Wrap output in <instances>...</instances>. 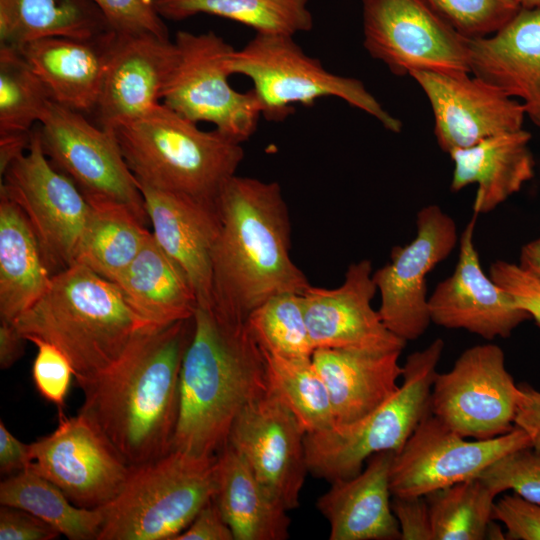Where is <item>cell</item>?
Instances as JSON below:
<instances>
[{
    "label": "cell",
    "instance_id": "cell-10",
    "mask_svg": "<svg viewBox=\"0 0 540 540\" xmlns=\"http://www.w3.org/2000/svg\"><path fill=\"white\" fill-rule=\"evenodd\" d=\"M38 126L42 149L88 202L127 206L149 222L143 195L112 129L89 122L78 111L51 100Z\"/></svg>",
    "mask_w": 540,
    "mask_h": 540
},
{
    "label": "cell",
    "instance_id": "cell-3",
    "mask_svg": "<svg viewBox=\"0 0 540 540\" xmlns=\"http://www.w3.org/2000/svg\"><path fill=\"white\" fill-rule=\"evenodd\" d=\"M193 319L172 450L213 457L240 412L270 390L267 366L247 322L224 321L198 306Z\"/></svg>",
    "mask_w": 540,
    "mask_h": 540
},
{
    "label": "cell",
    "instance_id": "cell-47",
    "mask_svg": "<svg viewBox=\"0 0 540 540\" xmlns=\"http://www.w3.org/2000/svg\"><path fill=\"white\" fill-rule=\"evenodd\" d=\"M174 540H234V536L212 498Z\"/></svg>",
    "mask_w": 540,
    "mask_h": 540
},
{
    "label": "cell",
    "instance_id": "cell-38",
    "mask_svg": "<svg viewBox=\"0 0 540 540\" xmlns=\"http://www.w3.org/2000/svg\"><path fill=\"white\" fill-rule=\"evenodd\" d=\"M247 324L264 352L287 359L312 358L315 348L302 294L285 292L272 296L251 312Z\"/></svg>",
    "mask_w": 540,
    "mask_h": 540
},
{
    "label": "cell",
    "instance_id": "cell-42",
    "mask_svg": "<svg viewBox=\"0 0 540 540\" xmlns=\"http://www.w3.org/2000/svg\"><path fill=\"white\" fill-rule=\"evenodd\" d=\"M102 13L110 29L122 34L152 33L169 37L155 0H90Z\"/></svg>",
    "mask_w": 540,
    "mask_h": 540
},
{
    "label": "cell",
    "instance_id": "cell-1",
    "mask_svg": "<svg viewBox=\"0 0 540 540\" xmlns=\"http://www.w3.org/2000/svg\"><path fill=\"white\" fill-rule=\"evenodd\" d=\"M193 317L138 332L119 358L78 380L90 418L130 466L172 450L180 409V371Z\"/></svg>",
    "mask_w": 540,
    "mask_h": 540
},
{
    "label": "cell",
    "instance_id": "cell-29",
    "mask_svg": "<svg viewBox=\"0 0 540 540\" xmlns=\"http://www.w3.org/2000/svg\"><path fill=\"white\" fill-rule=\"evenodd\" d=\"M213 500L234 540H285L291 519L230 445L215 456Z\"/></svg>",
    "mask_w": 540,
    "mask_h": 540
},
{
    "label": "cell",
    "instance_id": "cell-7",
    "mask_svg": "<svg viewBox=\"0 0 540 540\" xmlns=\"http://www.w3.org/2000/svg\"><path fill=\"white\" fill-rule=\"evenodd\" d=\"M215 456L171 450L131 466L97 540H174L213 498Z\"/></svg>",
    "mask_w": 540,
    "mask_h": 540
},
{
    "label": "cell",
    "instance_id": "cell-40",
    "mask_svg": "<svg viewBox=\"0 0 540 540\" xmlns=\"http://www.w3.org/2000/svg\"><path fill=\"white\" fill-rule=\"evenodd\" d=\"M496 494L512 490L540 504V452L532 447L510 452L486 467L478 476Z\"/></svg>",
    "mask_w": 540,
    "mask_h": 540
},
{
    "label": "cell",
    "instance_id": "cell-36",
    "mask_svg": "<svg viewBox=\"0 0 540 540\" xmlns=\"http://www.w3.org/2000/svg\"><path fill=\"white\" fill-rule=\"evenodd\" d=\"M496 496L477 477L427 494L433 540L486 539Z\"/></svg>",
    "mask_w": 540,
    "mask_h": 540
},
{
    "label": "cell",
    "instance_id": "cell-16",
    "mask_svg": "<svg viewBox=\"0 0 540 540\" xmlns=\"http://www.w3.org/2000/svg\"><path fill=\"white\" fill-rule=\"evenodd\" d=\"M457 241L452 217L438 205H427L417 213L414 239L394 246L390 261L373 272L380 294L379 315L405 342L419 338L431 323L426 277L451 254Z\"/></svg>",
    "mask_w": 540,
    "mask_h": 540
},
{
    "label": "cell",
    "instance_id": "cell-35",
    "mask_svg": "<svg viewBox=\"0 0 540 540\" xmlns=\"http://www.w3.org/2000/svg\"><path fill=\"white\" fill-rule=\"evenodd\" d=\"M264 355L270 389L292 412L305 433L333 427L329 393L312 359H287L266 352Z\"/></svg>",
    "mask_w": 540,
    "mask_h": 540
},
{
    "label": "cell",
    "instance_id": "cell-34",
    "mask_svg": "<svg viewBox=\"0 0 540 540\" xmlns=\"http://www.w3.org/2000/svg\"><path fill=\"white\" fill-rule=\"evenodd\" d=\"M163 19L182 21L209 14L239 22L256 33L295 36L313 27L308 0H155Z\"/></svg>",
    "mask_w": 540,
    "mask_h": 540
},
{
    "label": "cell",
    "instance_id": "cell-25",
    "mask_svg": "<svg viewBox=\"0 0 540 540\" xmlns=\"http://www.w3.org/2000/svg\"><path fill=\"white\" fill-rule=\"evenodd\" d=\"M116 31L88 39L47 37L17 46L47 87L54 102L78 111H95Z\"/></svg>",
    "mask_w": 540,
    "mask_h": 540
},
{
    "label": "cell",
    "instance_id": "cell-20",
    "mask_svg": "<svg viewBox=\"0 0 540 540\" xmlns=\"http://www.w3.org/2000/svg\"><path fill=\"white\" fill-rule=\"evenodd\" d=\"M477 216L460 237L454 272L428 298L429 314L431 322L448 329H465L486 340L507 338L531 316L483 271L473 239Z\"/></svg>",
    "mask_w": 540,
    "mask_h": 540
},
{
    "label": "cell",
    "instance_id": "cell-22",
    "mask_svg": "<svg viewBox=\"0 0 540 540\" xmlns=\"http://www.w3.org/2000/svg\"><path fill=\"white\" fill-rule=\"evenodd\" d=\"M472 75L518 100L540 127V7L521 8L496 33L468 40Z\"/></svg>",
    "mask_w": 540,
    "mask_h": 540
},
{
    "label": "cell",
    "instance_id": "cell-2",
    "mask_svg": "<svg viewBox=\"0 0 540 540\" xmlns=\"http://www.w3.org/2000/svg\"><path fill=\"white\" fill-rule=\"evenodd\" d=\"M217 209L209 309L215 316L247 322L272 296L303 294L310 283L290 257V216L278 182L236 174L225 184Z\"/></svg>",
    "mask_w": 540,
    "mask_h": 540
},
{
    "label": "cell",
    "instance_id": "cell-44",
    "mask_svg": "<svg viewBox=\"0 0 540 540\" xmlns=\"http://www.w3.org/2000/svg\"><path fill=\"white\" fill-rule=\"evenodd\" d=\"M493 520L506 527L505 539L540 540V504L516 493L505 495L494 503Z\"/></svg>",
    "mask_w": 540,
    "mask_h": 540
},
{
    "label": "cell",
    "instance_id": "cell-6",
    "mask_svg": "<svg viewBox=\"0 0 540 540\" xmlns=\"http://www.w3.org/2000/svg\"><path fill=\"white\" fill-rule=\"evenodd\" d=\"M443 349L444 341L437 338L425 349L411 353L403 365L397 392L367 416L349 425L306 434L309 473L330 483L356 476L376 453H398L430 412Z\"/></svg>",
    "mask_w": 540,
    "mask_h": 540
},
{
    "label": "cell",
    "instance_id": "cell-15",
    "mask_svg": "<svg viewBox=\"0 0 540 540\" xmlns=\"http://www.w3.org/2000/svg\"><path fill=\"white\" fill-rule=\"evenodd\" d=\"M532 447L527 433L517 427L501 436L468 441L429 412L390 468L393 497H419L477 477L502 456Z\"/></svg>",
    "mask_w": 540,
    "mask_h": 540
},
{
    "label": "cell",
    "instance_id": "cell-12",
    "mask_svg": "<svg viewBox=\"0 0 540 540\" xmlns=\"http://www.w3.org/2000/svg\"><path fill=\"white\" fill-rule=\"evenodd\" d=\"M363 46L396 76L470 73L468 40L423 0H361Z\"/></svg>",
    "mask_w": 540,
    "mask_h": 540
},
{
    "label": "cell",
    "instance_id": "cell-26",
    "mask_svg": "<svg viewBox=\"0 0 540 540\" xmlns=\"http://www.w3.org/2000/svg\"><path fill=\"white\" fill-rule=\"evenodd\" d=\"M400 354V351L314 350L311 359L327 387L334 426L362 419L397 392L403 372Z\"/></svg>",
    "mask_w": 540,
    "mask_h": 540
},
{
    "label": "cell",
    "instance_id": "cell-19",
    "mask_svg": "<svg viewBox=\"0 0 540 540\" xmlns=\"http://www.w3.org/2000/svg\"><path fill=\"white\" fill-rule=\"evenodd\" d=\"M372 275V264L364 259L349 265L340 286L310 285L303 292L305 319L315 349L402 352L406 342L385 326L371 305L377 292Z\"/></svg>",
    "mask_w": 540,
    "mask_h": 540
},
{
    "label": "cell",
    "instance_id": "cell-31",
    "mask_svg": "<svg viewBox=\"0 0 540 540\" xmlns=\"http://www.w3.org/2000/svg\"><path fill=\"white\" fill-rule=\"evenodd\" d=\"M90 0H0V41L21 46L47 37L92 38L109 29Z\"/></svg>",
    "mask_w": 540,
    "mask_h": 540
},
{
    "label": "cell",
    "instance_id": "cell-14",
    "mask_svg": "<svg viewBox=\"0 0 540 540\" xmlns=\"http://www.w3.org/2000/svg\"><path fill=\"white\" fill-rule=\"evenodd\" d=\"M28 469L46 478L77 506L100 508L110 504L124 487L131 466L97 425L78 412H58L50 434L29 444Z\"/></svg>",
    "mask_w": 540,
    "mask_h": 540
},
{
    "label": "cell",
    "instance_id": "cell-11",
    "mask_svg": "<svg viewBox=\"0 0 540 540\" xmlns=\"http://www.w3.org/2000/svg\"><path fill=\"white\" fill-rule=\"evenodd\" d=\"M0 192L27 218L52 275L76 262L91 206L45 155L38 126L28 149L1 176Z\"/></svg>",
    "mask_w": 540,
    "mask_h": 540
},
{
    "label": "cell",
    "instance_id": "cell-33",
    "mask_svg": "<svg viewBox=\"0 0 540 540\" xmlns=\"http://www.w3.org/2000/svg\"><path fill=\"white\" fill-rule=\"evenodd\" d=\"M0 504L37 516L70 540H97L105 508H85L72 503L55 484L25 469L0 483Z\"/></svg>",
    "mask_w": 540,
    "mask_h": 540
},
{
    "label": "cell",
    "instance_id": "cell-8",
    "mask_svg": "<svg viewBox=\"0 0 540 540\" xmlns=\"http://www.w3.org/2000/svg\"><path fill=\"white\" fill-rule=\"evenodd\" d=\"M228 69L251 80L262 117L280 121L293 105H313L336 97L375 118L385 129L400 133L402 122L388 113L356 78L329 72L319 59L307 55L294 36L256 33L243 48L233 50Z\"/></svg>",
    "mask_w": 540,
    "mask_h": 540
},
{
    "label": "cell",
    "instance_id": "cell-32",
    "mask_svg": "<svg viewBox=\"0 0 540 540\" xmlns=\"http://www.w3.org/2000/svg\"><path fill=\"white\" fill-rule=\"evenodd\" d=\"M90 215L82 234L76 262L114 282L134 260L150 233L127 206L88 202Z\"/></svg>",
    "mask_w": 540,
    "mask_h": 540
},
{
    "label": "cell",
    "instance_id": "cell-9",
    "mask_svg": "<svg viewBox=\"0 0 540 540\" xmlns=\"http://www.w3.org/2000/svg\"><path fill=\"white\" fill-rule=\"evenodd\" d=\"M177 59L161 102L183 117L212 123L239 143L256 131L262 117L253 92L236 91L229 82L228 58L234 48L213 31H178Z\"/></svg>",
    "mask_w": 540,
    "mask_h": 540
},
{
    "label": "cell",
    "instance_id": "cell-45",
    "mask_svg": "<svg viewBox=\"0 0 540 540\" xmlns=\"http://www.w3.org/2000/svg\"><path fill=\"white\" fill-rule=\"evenodd\" d=\"M61 534L32 513L6 505L0 508V540H53Z\"/></svg>",
    "mask_w": 540,
    "mask_h": 540
},
{
    "label": "cell",
    "instance_id": "cell-23",
    "mask_svg": "<svg viewBox=\"0 0 540 540\" xmlns=\"http://www.w3.org/2000/svg\"><path fill=\"white\" fill-rule=\"evenodd\" d=\"M138 186L154 238L186 274L197 306L210 309L212 251L219 230L218 209L139 183Z\"/></svg>",
    "mask_w": 540,
    "mask_h": 540
},
{
    "label": "cell",
    "instance_id": "cell-37",
    "mask_svg": "<svg viewBox=\"0 0 540 540\" xmlns=\"http://www.w3.org/2000/svg\"><path fill=\"white\" fill-rule=\"evenodd\" d=\"M52 100L17 46L0 45V135H29Z\"/></svg>",
    "mask_w": 540,
    "mask_h": 540
},
{
    "label": "cell",
    "instance_id": "cell-43",
    "mask_svg": "<svg viewBox=\"0 0 540 540\" xmlns=\"http://www.w3.org/2000/svg\"><path fill=\"white\" fill-rule=\"evenodd\" d=\"M489 276L506 290L515 303L529 313L540 327V281L519 264L504 260L494 261Z\"/></svg>",
    "mask_w": 540,
    "mask_h": 540
},
{
    "label": "cell",
    "instance_id": "cell-41",
    "mask_svg": "<svg viewBox=\"0 0 540 540\" xmlns=\"http://www.w3.org/2000/svg\"><path fill=\"white\" fill-rule=\"evenodd\" d=\"M29 342L37 347L32 365V379L37 392L62 410L69 392L73 367L67 356L54 344L39 338Z\"/></svg>",
    "mask_w": 540,
    "mask_h": 540
},
{
    "label": "cell",
    "instance_id": "cell-4",
    "mask_svg": "<svg viewBox=\"0 0 540 540\" xmlns=\"http://www.w3.org/2000/svg\"><path fill=\"white\" fill-rule=\"evenodd\" d=\"M13 323L27 341L58 347L76 381L110 366L144 330L118 286L80 263L52 275L46 292Z\"/></svg>",
    "mask_w": 540,
    "mask_h": 540
},
{
    "label": "cell",
    "instance_id": "cell-39",
    "mask_svg": "<svg viewBox=\"0 0 540 540\" xmlns=\"http://www.w3.org/2000/svg\"><path fill=\"white\" fill-rule=\"evenodd\" d=\"M438 16L467 39L490 36L521 10L513 0H423Z\"/></svg>",
    "mask_w": 540,
    "mask_h": 540
},
{
    "label": "cell",
    "instance_id": "cell-50",
    "mask_svg": "<svg viewBox=\"0 0 540 540\" xmlns=\"http://www.w3.org/2000/svg\"><path fill=\"white\" fill-rule=\"evenodd\" d=\"M27 340L13 322L1 320L0 323V368L8 369L24 354Z\"/></svg>",
    "mask_w": 540,
    "mask_h": 540
},
{
    "label": "cell",
    "instance_id": "cell-52",
    "mask_svg": "<svg viewBox=\"0 0 540 540\" xmlns=\"http://www.w3.org/2000/svg\"><path fill=\"white\" fill-rule=\"evenodd\" d=\"M518 3L522 8H535L540 7V0H513Z\"/></svg>",
    "mask_w": 540,
    "mask_h": 540
},
{
    "label": "cell",
    "instance_id": "cell-13",
    "mask_svg": "<svg viewBox=\"0 0 540 540\" xmlns=\"http://www.w3.org/2000/svg\"><path fill=\"white\" fill-rule=\"evenodd\" d=\"M519 394L503 350L491 343L476 345L463 351L448 372L437 373L430 412L462 437L491 439L514 428Z\"/></svg>",
    "mask_w": 540,
    "mask_h": 540
},
{
    "label": "cell",
    "instance_id": "cell-51",
    "mask_svg": "<svg viewBox=\"0 0 540 540\" xmlns=\"http://www.w3.org/2000/svg\"><path fill=\"white\" fill-rule=\"evenodd\" d=\"M519 265L540 281V238L521 248Z\"/></svg>",
    "mask_w": 540,
    "mask_h": 540
},
{
    "label": "cell",
    "instance_id": "cell-17",
    "mask_svg": "<svg viewBox=\"0 0 540 540\" xmlns=\"http://www.w3.org/2000/svg\"><path fill=\"white\" fill-rule=\"evenodd\" d=\"M305 431L270 389L247 405L234 421L230 444L285 509L297 508L309 473Z\"/></svg>",
    "mask_w": 540,
    "mask_h": 540
},
{
    "label": "cell",
    "instance_id": "cell-18",
    "mask_svg": "<svg viewBox=\"0 0 540 540\" xmlns=\"http://www.w3.org/2000/svg\"><path fill=\"white\" fill-rule=\"evenodd\" d=\"M409 76L426 95L437 143L448 154L523 129L522 104L471 73L413 71Z\"/></svg>",
    "mask_w": 540,
    "mask_h": 540
},
{
    "label": "cell",
    "instance_id": "cell-27",
    "mask_svg": "<svg viewBox=\"0 0 540 540\" xmlns=\"http://www.w3.org/2000/svg\"><path fill=\"white\" fill-rule=\"evenodd\" d=\"M530 140V133L523 128L451 151V190L457 192L476 184L473 214L493 211L533 178L535 163Z\"/></svg>",
    "mask_w": 540,
    "mask_h": 540
},
{
    "label": "cell",
    "instance_id": "cell-5",
    "mask_svg": "<svg viewBox=\"0 0 540 540\" xmlns=\"http://www.w3.org/2000/svg\"><path fill=\"white\" fill-rule=\"evenodd\" d=\"M112 130L139 184L213 208L244 158L242 143L162 102Z\"/></svg>",
    "mask_w": 540,
    "mask_h": 540
},
{
    "label": "cell",
    "instance_id": "cell-46",
    "mask_svg": "<svg viewBox=\"0 0 540 540\" xmlns=\"http://www.w3.org/2000/svg\"><path fill=\"white\" fill-rule=\"evenodd\" d=\"M391 507L400 528L401 540H433L429 506L425 496H392Z\"/></svg>",
    "mask_w": 540,
    "mask_h": 540
},
{
    "label": "cell",
    "instance_id": "cell-21",
    "mask_svg": "<svg viewBox=\"0 0 540 540\" xmlns=\"http://www.w3.org/2000/svg\"><path fill=\"white\" fill-rule=\"evenodd\" d=\"M176 59L169 37L116 32L95 109L99 126L113 129L160 103Z\"/></svg>",
    "mask_w": 540,
    "mask_h": 540
},
{
    "label": "cell",
    "instance_id": "cell-30",
    "mask_svg": "<svg viewBox=\"0 0 540 540\" xmlns=\"http://www.w3.org/2000/svg\"><path fill=\"white\" fill-rule=\"evenodd\" d=\"M52 274L21 209L0 192V318L14 322L49 288Z\"/></svg>",
    "mask_w": 540,
    "mask_h": 540
},
{
    "label": "cell",
    "instance_id": "cell-24",
    "mask_svg": "<svg viewBox=\"0 0 540 540\" xmlns=\"http://www.w3.org/2000/svg\"><path fill=\"white\" fill-rule=\"evenodd\" d=\"M396 453L372 455L356 476L330 482L316 501L329 523L330 540H401L392 511L390 468Z\"/></svg>",
    "mask_w": 540,
    "mask_h": 540
},
{
    "label": "cell",
    "instance_id": "cell-49",
    "mask_svg": "<svg viewBox=\"0 0 540 540\" xmlns=\"http://www.w3.org/2000/svg\"><path fill=\"white\" fill-rule=\"evenodd\" d=\"M31 464L29 444L21 442L0 421V472L12 475L28 469Z\"/></svg>",
    "mask_w": 540,
    "mask_h": 540
},
{
    "label": "cell",
    "instance_id": "cell-28",
    "mask_svg": "<svg viewBox=\"0 0 540 540\" xmlns=\"http://www.w3.org/2000/svg\"><path fill=\"white\" fill-rule=\"evenodd\" d=\"M141 321L156 330L194 316L197 299L180 266L150 232L129 266L113 282Z\"/></svg>",
    "mask_w": 540,
    "mask_h": 540
},
{
    "label": "cell",
    "instance_id": "cell-48",
    "mask_svg": "<svg viewBox=\"0 0 540 540\" xmlns=\"http://www.w3.org/2000/svg\"><path fill=\"white\" fill-rule=\"evenodd\" d=\"M518 386L520 394L514 425L527 433L532 448L540 452V391L526 383Z\"/></svg>",
    "mask_w": 540,
    "mask_h": 540
}]
</instances>
